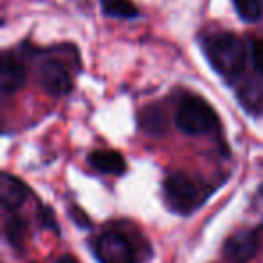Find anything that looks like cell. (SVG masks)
Returning a JSON list of instances; mask_svg holds the SVG:
<instances>
[{"label": "cell", "instance_id": "obj_1", "mask_svg": "<svg viewBox=\"0 0 263 263\" xmlns=\"http://www.w3.org/2000/svg\"><path fill=\"white\" fill-rule=\"evenodd\" d=\"M202 49L211 67L227 81L236 80L245 67L243 42L233 33H213L202 38Z\"/></svg>", "mask_w": 263, "mask_h": 263}, {"label": "cell", "instance_id": "obj_2", "mask_svg": "<svg viewBox=\"0 0 263 263\" xmlns=\"http://www.w3.org/2000/svg\"><path fill=\"white\" fill-rule=\"evenodd\" d=\"M164 200L172 211L179 215H190L198 209L208 198L209 191L204 182L184 172H175L164 180Z\"/></svg>", "mask_w": 263, "mask_h": 263}, {"label": "cell", "instance_id": "obj_3", "mask_svg": "<svg viewBox=\"0 0 263 263\" xmlns=\"http://www.w3.org/2000/svg\"><path fill=\"white\" fill-rule=\"evenodd\" d=\"M218 117L213 106L198 96H187L180 101L175 112V124L187 136H202L215 130Z\"/></svg>", "mask_w": 263, "mask_h": 263}, {"label": "cell", "instance_id": "obj_4", "mask_svg": "<svg viewBox=\"0 0 263 263\" xmlns=\"http://www.w3.org/2000/svg\"><path fill=\"white\" fill-rule=\"evenodd\" d=\"M96 254L101 263H137L136 247L119 231L103 233L96 241Z\"/></svg>", "mask_w": 263, "mask_h": 263}, {"label": "cell", "instance_id": "obj_5", "mask_svg": "<svg viewBox=\"0 0 263 263\" xmlns=\"http://www.w3.org/2000/svg\"><path fill=\"white\" fill-rule=\"evenodd\" d=\"M259 249V236L254 229H240L223 243V256L231 263H249Z\"/></svg>", "mask_w": 263, "mask_h": 263}, {"label": "cell", "instance_id": "obj_6", "mask_svg": "<svg viewBox=\"0 0 263 263\" xmlns=\"http://www.w3.org/2000/svg\"><path fill=\"white\" fill-rule=\"evenodd\" d=\"M38 81L42 88L51 96H63L70 90V76L62 62L45 60L38 70Z\"/></svg>", "mask_w": 263, "mask_h": 263}, {"label": "cell", "instance_id": "obj_7", "mask_svg": "<svg viewBox=\"0 0 263 263\" xmlns=\"http://www.w3.org/2000/svg\"><path fill=\"white\" fill-rule=\"evenodd\" d=\"M26 83V67L11 52H6L0 63V85L4 94H13L20 90Z\"/></svg>", "mask_w": 263, "mask_h": 263}, {"label": "cell", "instance_id": "obj_8", "mask_svg": "<svg viewBox=\"0 0 263 263\" xmlns=\"http://www.w3.org/2000/svg\"><path fill=\"white\" fill-rule=\"evenodd\" d=\"M27 195H29V191L22 180L16 179L11 173H2V177H0V200H2V208L6 211L15 213L26 202Z\"/></svg>", "mask_w": 263, "mask_h": 263}, {"label": "cell", "instance_id": "obj_9", "mask_svg": "<svg viewBox=\"0 0 263 263\" xmlns=\"http://www.w3.org/2000/svg\"><path fill=\"white\" fill-rule=\"evenodd\" d=\"M88 162L94 170L101 173H112V175H123L126 172V162L119 152L114 150H96L88 155Z\"/></svg>", "mask_w": 263, "mask_h": 263}, {"label": "cell", "instance_id": "obj_10", "mask_svg": "<svg viewBox=\"0 0 263 263\" xmlns=\"http://www.w3.org/2000/svg\"><path fill=\"white\" fill-rule=\"evenodd\" d=\"M141 121H143V130L150 132L154 136H161L168 128V121H166V114L157 106H148L141 114Z\"/></svg>", "mask_w": 263, "mask_h": 263}, {"label": "cell", "instance_id": "obj_11", "mask_svg": "<svg viewBox=\"0 0 263 263\" xmlns=\"http://www.w3.org/2000/svg\"><path fill=\"white\" fill-rule=\"evenodd\" d=\"M101 8L105 15L116 18H136L137 8L132 0H101Z\"/></svg>", "mask_w": 263, "mask_h": 263}, {"label": "cell", "instance_id": "obj_12", "mask_svg": "<svg viewBox=\"0 0 263 263\" xmlns=\"http://www.w3.org/2000/svg\"><path fill=\"white\" fill-rule=\"evenodd\" d=\"M4 233L13 247H20V245L24 243V238H26V222H24L20 216H16L15 213H11V215L6 218Z\"/></svg>", "mask_w": 263, "mask_h": 263}, {"label": "cell", "instance_id": "obj_13", "mask_svg": "<svg viewBox=\"0 0 263 263\" xmlns=\"http://www.w3.org/2000/svg\"><path fill=\"white\" fill-rule=\"evenodd\" d=\"M234 9L245 22H254L261 16L263 0H233Z\"/></svg>", "mask_w": 263, "mask_h": 263}, {"label": "cell", "instance_id": "obj_14", "mask_svg": "<svg viewBox=\"0 0 263 263\" xmlns=\"http://www.w3.org/2000/svg\"><path fill=\"white\" fill-rule=\"evenodd\" d=\"M251 58L256 70L263 72V40H254L251 44Z\"/></svg>", "mask_w": 263, "mask_h": 263}, {"label": "cell", "instance_id": "obj_15", "mask_svg": "<svg viewBox=\"0 0 263 263\" xmlns=\"http://www.w3.org/2000/svg\"><path fill=\"white\" fill-rule=\"evenodd\" d=\"M38 220H40V223L45 227V229L58 231L56 220H54V216H52V211L49 208H40V211H38Z\"/></svg>", "mask_w": 263, "mask_h": 263}, {"label": "cell", "instance_id": "obj_16", "mask_svg": "<svg viewBox=\"0 0 263 263\" xmlns=\"http://www.w3.org/2000/svg\"><path fill=\"white\" fill-rule=\"evenodd\" d=\"M56 263H78V259L72 258V256H62V258H58Z\"/></svg>", "mask_w": 263, "mask_h": 263}]
</instances>
